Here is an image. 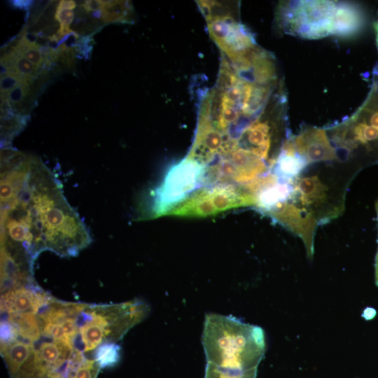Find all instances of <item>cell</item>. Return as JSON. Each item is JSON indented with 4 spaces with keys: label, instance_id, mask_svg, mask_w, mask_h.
I'll return each mask as SVG.
<instances>
[{
    "label": "cell",
    "instance_id": "52a82bcc",
    "mask_svg": "<svg viewBox=\"0 0 378 378\" xmlns=\"http://www.w3.org/2000/svg\"><path fill=\"white\" fill-rule=\"evenodd\" d=\"M206 167L187 156L172 166L153 195V216H167L205 182Z\"/></svg>",
    "mask_w": 378,
    "mask_h": 378
},
{
    "label": "cell",
    "instance_id": "4fadbf2b",
    "mask_svg": "<svg viewBox=\"0 0 378 378\" xmlns=\"http://www.w3.org/2000/svg\"><path fill=\"white\" fill-rule=\"evenodd\" d=\"M15 66L19 74L23 78H36L41 74L43 69V68L34 66L30 61L22 55H15Z\"/></svg>",
    "mask_w": 378,
    "mask_h": 378
},
{
    "label": "cell",
    "instance_id": "277c9868",
    "mask_svg": "<svg viewBox=\"0 0 378 378\" xmlns=\"http://www.w3.org/2000/svg\"><path fill=\"white\" fill-rule=\"evenodd\" d=\"M277 21L288 34L307 39L357 34L363 15L355 4L335 1H293L281 4Z\"/></svg>",
    "mask_w": 378,
    "mask_h": 378
},
{
    "label": "cell",
    "instance_id": "7a4b0ae2",
    "mask_svg": "<svg viewBox=\"0 0 378 378\" xmlns=\"http://www.w3.org/2000/svg\"><path fill=\"white\" fill-rule=\"evenodd\" d=\"M356 174L338 161L308 164L290 181L278 183L282 200L267 216L300 237L312 258L317 227L344 211L347 189Z\"/></svg>",
    "mask_w": 378,
    "mask_h": 378
},
{
    "label": "cell",
    "instance_id": "ac0fdd59",
    "mask_svg": "<svg viewBox=\"0 0 378 378\" xmlns=\"http://www.w3.org/2000/svg\"><path fill=\"white\" fill-rule=\"evenodd\" d=\"M34 2L33 1H10V4L13 7L24 10L30 8Z\"/></svg>",
    "mask_w": 378,
    "mask_h": 378
},
{
    "label": "cell",
    "instance_id": "9c48e42d",
    "mask_svg": "<svg viewBox=\"0 0 378 378\" xmlns=\"http://www.w3.org/2000/svg\"><path fill=\"white\" fill-rule=\"evenodd\" d=\"M51 298L33 284L11 289L1 295V312L36 314Z\"/></svg>",
    "mask_w": 378,
    "mask_h": 378
},
{
    "label": "cell",
    "instance_id": "8fae6325",
    "mask_svg": "<svg viewBox=\"0 0 378 378\" xmlns=\"http://www.w3.org/2000/svg\"><path fill=\"white\" fill-rule=\"evenodd\" d=\"M120 348L115 343H105L94 352V359L102 368L113 366L120 359Z\"/></svg>",
    "mask_w": 378,
    "mask_h": 378
},
{
    "label": "cell",
    "instance_id": "ba28073f",
    "mask_svg": "<svg viewBox=\"0 0 378 378\" xmlns=\"http://www.w3.org/2000/svg\"><path fill=\"white\" fill-rule=\"evenodd\" d=\"M254 197L230 184L206 186L195 191L167 216L206 217L242 206H255Z\"/></svg>",
    "mask_w": 378,
    "mask_h": 378
},
{
    "label": "cell",
    "instance_id": "2e32d148",
    "mask_svg": "<svg viewBox=\"0 0 378 378\" xmlns=\"http://www.w3.org/2000/svg\"><path fill=\"white\" fill-rule=\"evenodd\" d=\"M74 16L75 14L73 10H57L55 19L60 23V25L69 27L74 21Z\"/></svg>",
    "mask_w": 378,
    "mask_h": 378
},
{
    "label": "cell",
    "instance_id": "9a60e30c",
    "mask_svg": "<svg viewBox=\"0 0 378 378\" xmlns=\"http://www.w3.org/2000/svg\"><path fill=\"white\" fill-rule=\"evenodd\" d=\"M24 79L8 74L1 78V95H6L9 91L23 83Z\"/></svg>",
    "mask_w": 378,
    "mask_h": 378
},
{
    "label": "cell",
    "instance_id": "44dd1931",
    "mask_svg": "<svg viewBox=\"0 0 378 378\" xmlns=\"http://www.w3.org/2000/svg\"><path fill=\"white\" fill-rule=\"evenodd\" d=\"M374 29H375V32H376L377 46V49H378V19L376 21L375 24H374Z\"/></svg>",
    "mask_w": 378,
    "mask_h": 378
},
{
    "label": "cell",
    "instance_id": "d6986e66",
    "mask_svg": "<svg viewBox=\"0 0 378 378\" xmlns=\"http://www.w3.org/2000/svg\"><path fill=\"white\" fill-rule=\"evenodd\" d=\"M76 4L75 1H59V4L58 5L57 10H62V9H69V10H73L76 8Z\"/></svg>",
    "mask_w": 378,
    "mask_h": 378
},
{
    "label": "cell",
    "instance_id": "6da1fadb",
    "mask_svg": "<svg viewBox=\"0 0 378 378\" xmlns=\"http://www.w3.org/2000/svg\"><path fill=\"white\" fill-rule=\"evenodd\" d=\"M90 241L42 161L10 146L1 148V250L34 262L43 250L74 256Z\"/></svg>",
    "mask_w": 378,
    "mask_h": 378
},
{
    "label": "cell",
    "instance_id": "7c38bea8",
    "mask_svg": "<svg viewBox=\"0 0 378 378\" xmlns=\"http://www.w3.org/2000/svg\"><path fill=\"white\" fill-rule=\"evenodd\" d=\"M257 370L240 371L206 363L204 378H256Z\"/></svg>",
    "mask_w": 378,
    "mask_h": 378
},
{
    "label": "cell",
    "instance_id": "ffe728a7",
    "mask_svg": "<svg viewBox=\"0 0 378 378\" xmlns=\"http://www.w3.org/2000/svg\"><path fill=\"white\" fill-rule=\"evenodd\" d=\"M375 209H376L377 223H378V201L376 203ZM374 274H375V284L378 286V248H377V251L375 255V260H374Z\"/></svg>",
    "mask_w": 378,
    "mask_h": 378
},
{
    "label": "cell",
    "instance_id": "e0dca14e",
    "mask_svg": "<svg viewBox=\"0 0 378 378\" xmlns=\"http://www.w3.org/2000/svg\"><path fill=\"white\" fill-rule=\"evenodd\" d=\"M88 12H93L102 9L101 1H85V3L82 6Z\"/></svg>",
    "mask_w": 378,
    "mask_h": 378
},
{
    "label": "cell",
    "instance_id": "3957f363",
    "mask_svg": "<svg viewBox=\"0 0 378 378\" xmlns=\"http://www.w3.org/2000/svg\"><path fill=\"white\" fill-rule=\"evenodd\" d=\"M202 340L206 363L225 369L257 370L265 350L261 328L216 314L206 315Z\"/></svg>",
    "mask_w": 378,
    "mask_h": 378
},
{
    "label": "cell",
    "instance_id": "8992f818",
    "mask_svg": "<svg viewBox=\"0 0 378 378\" xmlns=\"http://www.w3.org/2000/svg\"><path fill=\"white\" fill-rule=\"evenodd\" d=\"M148 313V305L139 300L111 305L80 303L75 316L78 332L71 346L83 354L95 352L102 344L121 339Z\"/></svg>",
    "mask_w": 378,
    "mask_h": 378
},
{
    "label": "cell",
    "instance_id": "30bf717a",
    "mask_svg": "<svg viewBox=\"0 0 378 378\" xmlns=\"http://www.w3.org/2000/svg\"><path fill=\"white\" fill-rule=\"evenodd\" d=\"M2 356L11 378H15L34 354L35 347L31 342L16 340L1 345Z\"/></svg>",
    "mask_w": 378,
    "mask_h": 378
},
{
    "label": "cell",
    "instance_id": "5bb4252c",
    "mask_svg": "<svg viewBox=\"0 0 378 378\" xmlns=\"http://www.w3.org/2000/svg\"><path fill=\"white\" fill-rule=\"evenodd\" d=\"M27 95H31L25 85L20 84L9 91L5 96L11 104L22 101Z\"/></svg>",
    "mask_w": 378,
    "mask_h": 378
},
{
    "label": "cell",
    "instance_id": "5b68a950",
    "mask_svg": "<svg viewBox=\"0 0 378 378\" xmlns=\"http://www.w3.org/2000/svg\"><path fill=\"white\" fill-rule=\"evenodd\" d=\"M325 129L337 155L359 172L378 164V74H374L361 106L346 120Z\"/></svg>",
    "mask_w": 378,
    "mask_h": 378
}]
</instances>
